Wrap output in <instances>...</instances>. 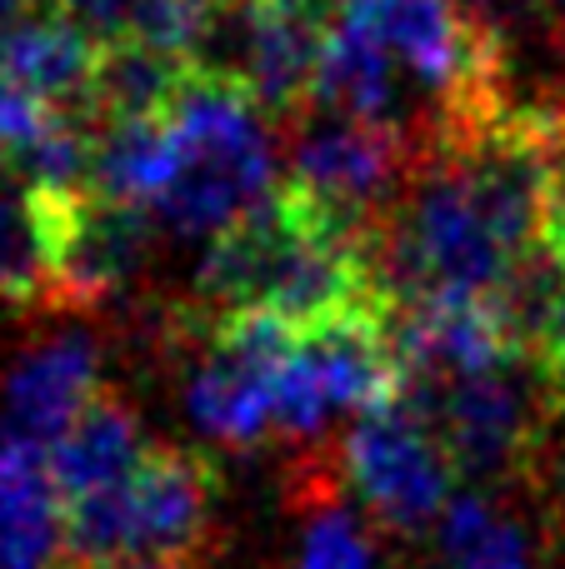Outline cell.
<instances>
[{"instance_id":"obj_8","label":"cell","mask_w":565,"mask_h":569,"mask_svg":"<svg viewBox=\"0 0 565 569\" xmlns=\"http://www.w3.org/2000/svg\"><path fill=\"white\" fill-rule=\"evenodd\" d=\"M396 400V345L386 315H356L320 330H300L276 390V430L316 440L340 415H366Z\"/></svg>"},{"instance_id":"obj_22","label":"cell","mask_w":565,"mask_h":569,"mask_svg":"<svg viewBox=\"0 0 565 569\" xmlns=\"http://www.w3.org/2000/svg\"><path fill=\"white\" fill-rule=\"evenodd\" d=\"M531 355L546 365V375L565 390V284H561L556 305H551V320H546V330H541V340Z\"/></svg>"},{"instance_id":"obj_2","label":"cell","mask_w":565,"mask_h":569,"mask_svg":"<svg viewBox=\"0 0 565 569\" xmlns=\"http://www.w3.org/2000/svg\"><path fill=\"white\" fill-rule=\"evenodd\" d=\"M280 190L266 110L240 90L196 76L170 110V176L156 220L180 236H226Z\"/></svg>"},{"instance_id":"obj_18","label":"cell","mask_w":565,"mask_h":569,"mask_svg":"<svg viewBox=\"0 0 565 569\" xmlns=\"http://www.w3.org/2000/svg\"><path fill=\"white\" fill-rule=\"evenodd\" d=\"M196 80L190 56L156 40H106L100 46V76H96V120H170L186 86Z\"/></svg>"},{"instance_id":"obj_21","label":"cell","mask_w":565,"mask_h":569,"mask_svg":"<svg viewBox=\"0 0 565 569\" xmlns=\"http://www.w3.org/2000/svg\"><path fill=\"white\" fill-rule=\"evenodd\" d=\"M541 246L546 256L565 270V160L551 170V186H546V216H541Z\"/></svg>"},{"instance_id":"obj_6","label":"cell","mask_w":565,"mask_h":569,"mask_svg":"<svg viewBox=\"0 0 565 569\" xmlns=\"http://www.w3.org/2000/svg\"><path fill=\"white\" fill-rule=\"evenodd\" d=\"M326 26L330 20L270 0H230L206 16L190 66L196 76L240 90L266 116L296 120L316 100Z\"/></svg>"},{"instance_id":"obj_11","label":"cell","mask_w":565,"mask_h":569,"mask_svg":"<svg viewBox=\"0 0 565 569\" xmlns=\"http://www.w3.org/2000/svg\"><path fill=\"white\" fill-rule=\"evenodd\" d=\"M100 395V350L90 335H56L20 355L6 380V410H0V440L50 450L90 400Z\"/></svg>"},{"instance_id":"obj_4","label":"cell","mask_w":565,"mask_h":569,"mask_svg":"<svg viewBox=\"0 0 565 569\" xmlns=\"http://www.w3.org/2000/svg\"><path fill=\"white\" fill-rule=\"evenodd\" d=\"M420 160H426V140L410 130L306 106L296 120H286V180L280 186L296 190L316 216H326L346 236L376 240Z\"/></svg>"},{"instance_id":"obj_3","label":"cell","mask_w":565,"mask_h":569,"mask_svg":"<svg viewBox=\"0 0 565 569\" xmlns=\"http://www.w3.org/2000/svg\"><path fill=\"white\" fill-rule=\"evenodd\" d=\"M456 460L460 480H526L536 470L546 435L565 410V390L536 355H511L490 370L460 375L426 390H396Z\"/></svg>"},{"instance_id":"obj_12","label":"cell","mask_w":565,"mask_h":569,"mask_svg":"<svg viewBox=\"0 0 565 569\" xmlns=\"http://www.w3.org/2000/svg\"><path fill=\"white\" fill-rule=\"evenodd\" d=\"M100 40L56 10H30L0 30V80L26 90L56 116L96 120Z\"/></svg>"},{"instance_id":"obj_5","label":"cell","mask_w":565,"mask_h":569,"mask_svg":"<svg viewBox=\"0 0 565 569\" xmlns=\"http://www.w3.org/2000/svg\"><path fill=\"white\" fill-rule=\"evenodd\" d=\"M336 465L366 520L400 540H420L436 530L460 485L456 460L436 440V430L400 400L356 415Z\"/></svg>"},{"instance_id":"obj_13","label":"cell","mask_w":565,"mask_h":569,"mask_svg":"<svg viewBox=\"0 0 565 569\" xmlns=\"http://www.w3.org/2000/svg\"><path fill=\"white\" fill-rule=\"evenodd\" d=\"M156 216L140 206L86 190L66 206V240H60V305H100L140 276L150 256Z\"/></svg>"},{"instance_id":"obj_17","label":"cell","mask_w":565,"mask_h":569,"mask_svg":"<svg viewBox=\"0 0 565 569\" xmlns=\"http://www.w3.org/2000/svg\"><path fill=\"white\" fill-rule=\"evenodd\" d=\"M146 455H150V445H146L136 410L120 395L100 390L90 400V410L46 450V460H50L60 495H66V505H76V500H90V495H106L116 485H126Z\"/></svg>"},{"instance_id":"obj_24","label":"cell","mask_w":565,"mask_h":569,"mask_svg":"<svg viewBox=\"0 0 565 569\" xmlns=\"http://www.w3.org/2000/svg\"><path fill=\"white\" fill-rule=\"evenodd\" d=\"M30 10H36V0H0V30L16 26L20 16H30Z\"/></svg>"},{"instance_id":"obj_23","label":"cell","mask_w":565,"mask_h":569,"mask_svg":"<svg viewBox=\"0 0 565 569\" xmlns=\"http://www.w3.org/2000/svg\"><path fill=\"white\" fill-rule=\"evenodd\" d=\"M270 6H286V10H306V16L330 20L340 10V0H270Z\"/></svg>"},{"instance_id":"obj_27","label":"cell","mask_w":565,"mask_h":569,"mask_svg":"<svg viewBox=\"0 0 565 569\" xmlns=\"http://www.w3.org/2000/svg\"><path fill=\"white\" fill-rule=\"evenodd\" d=\"M556 6H565V0H556Z\"/></svg>"},{"instance_id":"obj_14","label":"cell","mask_w":565,"mask_h":569,"mask_svg":"<svg viewBox=\"0 0 565 569\" xmlns=\"http://www.w3.org/2000/svg\"><path fill=\"white\" fill-rule=\"evenodd\" d=\"M310 106L340 110L356 120H376V126H400L410 136L426 140V130L406 116V70L370 26L366 10L340 6L326 26V46H320V76L316 100Z\"/></svg>"},{"instance_id":"obj_25","label":"cell","mask_w":565,"mask_h":569,"mask_svg":"<svg viewBox=\"0 0 565 569\" xmlns=\"http://www.w3.org/2000/svg\"><path fill=\"white\" fill-rule=\"evenodd\" d=\"M120 569H190V565H120Z\"/></svg>"},{"instance_id":"obj_20","label":"cell","mask_w":565,"mask_h":569,"mask_svg":"<svg viewBox=\"0 0 565 569\" xmlns=\"http://www.w3.org/2000/svg\"><path fill=\"white\" fill-rule=\"evenodd\" d=\"M290 490H296L290 500L300 505L296 569H376V545H370L356 505L346 500L340 465L330 470L316 455H306Z\"/></svg>"},{"instance_id":"obj_15","label":"cell","mask_w":565,"mask_h":569,"mask_svg":"<svg viewBox=\"0 0 565 569\" xmlns=\"http://www.w3.org/2000/svg\"><path fill=\"white\" fill-rule=\"evenodd\" d=\"M70 196L30 186L0 160V305H56L60 300V240H66Z\"/></svg>"},{"instance_id":"obj_7","label":"cell","mask_w":565,"mask_h":569,"mask_svg":"<svg viewBox=\"0 0 565 569\" xmlns=\"http://www.w3.org/2000/svg\"><path fill=\"white\" fill-rule=\"evenodd\" d=\"M400 60L406 80L436 100V126L490 110L500 96V36L470 0H356ZM436 136V130H430Z\"/></svg>"},{"instance_id":"obj_19","label":"cell","mask_w":565,"mask_h":569,"mask_svg":"<svg viewBox=\"0 0 565 569\" xmlns=\"http://www.w3.org/2000/svg\"><path fill=\"white\" fill-rule=\"evenodd\" d=\"M440 569H541L531 525L490 490H460L430 530Z\"/></svg>"},{"instance_id":"obj_16","label":"cell","mask_w":565,"mask_h":569,"mask_svg":"<svg viewBox=\"0 0 565 569\" xmlns=\"http://www.w3.org/2000/svg\"><path fill=\"white\" fill-rule=\"evenodd\" d=\"M0 569H76L66 495L46 450L0 440Z\"/></svg>"},{"instance_id":"obj_9","label":"cell","mask_w":565,"mask_h":569,"mask_svg":"<svg viewBox=\"0 0 565 569\" xmlns=\"http://www.w3.org/2000/svg\"><path fill=\"white\" fill-rule=\"evenodd\" d=\"M200 330H206V350L186 385L190 420L220 450H256L260 440L280 435L276 390L300 330L270 320V315H230V320L200 325Z\"/></svg>"},{"instance_id":"obj_26","label":"cell","mask_w":565,"mask_h":569,"mask_svg":"<svg viewBox=\"0 0 565 569\" xmlns=\"http://www.w3.org/2000/svg\"><path fill=\"white\" fill-rule=\"evenodd\" d=\"M340 6H356V0H340Z\"/></svg>"},{"instance_id":"obj_10","label":"cell","mask_w":565,"mask_h":569,"mask_svg":"<svg viewBox=\"0 0 565 569\" xmlns=\"http://www.w3.org/2000/svg\"><path fill=\"white\" fill-rule=\"evenodd\" d=\"M220 470L210 455L150 445L140 470L120 485L126 565H200L216 520ZM120 569V565H116Z\"/></svg>"},{"instance_id":"obj_1","label":"cell","mask_w":565,"mask_h":569,"mask_svg":"<svg viewBox=\"0 0 565 569\" xmlns=\"http://www.w3.org/2000/svg\"><path fill=\"white\" fill-rule=\"evenodd\" d=\"M270 315L290 330H320L356 315H396L376 240L346 236L280 186L240 226L210 240L196 276V320Z\"/></svg>"}]
</instances>
